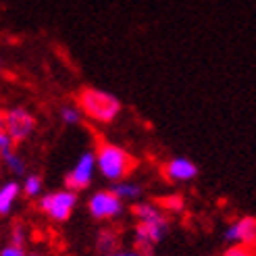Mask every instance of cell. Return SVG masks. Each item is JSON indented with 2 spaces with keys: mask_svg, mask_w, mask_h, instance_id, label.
Masks as SVG:
<instances>
[{
  "mask_svg": "<svg viewBox=\"0 0 256 256\" xmlns=\"http://www.w3.org/2000/svg\"><path fill=\"white\" fill-rule=\"evenodd\" d=\"M96 167L98 173L110 184H119L130 179V175L136 171L138 160L127 148L106 142V140H96Z\"/></svg>",
  "mask_w": 256,
  "mask_h": 256,
  "instance_id": "obj_1",
  "label": "cell"
},
{
  "mask_svg": "<svg viewBox=\"0 0 256 256\" xmlns=\"http://www.w3.org/2000/svg\"><path fill=\"white\" fill-rule=\"evenodd\" d=\"M75 104L82 108L84 117L92 119L94 123H100V125L114 123L123 110L121 100L114 94L104 92V90H98V88H88V86L78 92Z\"/></svg>",
  "mask_w": 256,
  "mask_h": 256,
  "instance_id": "obj_2",
  "label": "cell"
},
{
  "mask_svg": "<svg viewBox=\"0 0 256 256\" xmlns=\"http://www.w3.org/2000/svg\"><path fill=\"white\" fill-rule=\"evenodd\" d=\"M78 202H80L78 192L60 188V190L46 192V194L38 198V210L54 223H67L71 219V214L75 212V208H78Z\"/></svg>",
  "mask_w": 256,
  "mask_h": 256,
  "instance_id": "obj_3",
  "label": "cell"
},
{
  "mask_svg": "<svg viewBox=\"0 0 256 256\" xmlns=\"http://www.w3.org/2000/svg\"><path fill=\"white\" fill-rule=\"evenodd\" d=\"M171 232V221L169 216H162L158 221H142L136 223L134 227V250H138L142 256L154 254V248L160 242L167 238V234Z\"/></svg>",
  "mask_w": 256,
  "mask_h": 256,
  "instance_id": "obj_4",
  "label": "cell"
},
{
  "mask_svg": "<svg viewBox=\"0 0 256 256\" xmlns=\"http://www.w3.org/2000/svg\"><path fill=\"white\" fill-rule=\"evenodd\" d=\"M88 212L94 221H114L125 212V202L112 190H96L88 198Z\"/></svg>",
  "mask_w": 256,
  "mask_h": 256,
  "instance_id": "obj_5",
  "label": "cell"
},
{
  "mask_svg": "<svg viewBox=\"0 0 256 256\" xmlns=\"http://www.w3.org/2000/svg\"><path fill=\"white\" fill-rule=\"evenodd\" d=\"M98 173L96 167V152L94 150H84L80 158L75 160V164L67 171L65 175V188L71 192H84L92 186L94 175Z\"/></svg>",
  "mask_w": 256,
  "mask_h": 256,
  "instance_id": "obj_6",
  "label": "cell"
},
{
  "mask_svg": "<svg viewBox=\"0 0 256 256\" xmlns=\"http://www.w3.org/2000/svg\"><path fill=\"white\" fill-rule=\"evenodd\" d=\"M36 130H38V119L32 110H28L25 106H12L6 110L4 132L10 136L15 144H21L28 138H32Z\"/></svg>",
  "mask_w": 256,
  "mask_h": 256,
  "instance_id": "obj_7",
  "label": "cell"
},
{
  "mask_svg": "<svg viewBox=\"0 0 256 256\" xmlns=\"http://www.w3.org/2000/svg\"><path fill=\"white\" fill-rule=\"evenodd\" d=\"M223 240L229 246H256V216L246 214L229 223L223 232Z\"/></svg>",
  "mask_w": 256,
  "mask_h": 256,
  "instance_id": "obj_8",
  "label": "cell"
},
{
  "mask_svg": "<svg viewBox=\"0 0 256 256\" xmlns=\"http://www.w3.org/2000/svg\"><path fill=\"white\" fill-rule=\"evenodd\" d=\"M198 164L188 156H173L162 164V177L171 184H188L198 177Z\"/></svg>",
  "mask_w": 256,
  "mask_h": 256,
  "instance_id": "obj_9",
  "label": "cell"
},
{
  "mask_svg": "<svg viewBox=\"0 0 256 256\" xmlns=\"http://www.w3.org/2000/svg\"><path fill=\"white\" fill-rule=\"evenodd\" d=\"M21 194V182L17 179H6L4 184H0V216H8L12 212Z\"/></svg>",
  "mask_w": 256,
  "mask_h": 256,
  "instance_id": "obj_10",
  "label": "cell"
},
{
  "mask_svg": "<svg viewBox=\"0 0 256 256\" xmlns=\"http://www.w3.org/2000/svg\"><path fill=\"white\" fill-rule=\"evenodd\" d=\"M119 244H121V234L114 227H102V229H98L96 240H94V248H96L98 256L117 252Z\"/></svg>",
  "mask_w": 256,
  "mask_h": 256,
  "instance_id": "obj_11",
  "label": "cell"
},
{
  "mask_svg": "<svg viewBox=\"0 0 256 256\" xmlns=\"http://www.w3.org/2000/svg\"><path fill=\"white\" fill-rule=\"evenodd\" d=\"M130 212H132V216L138 223H142V221H158V219H162V216H169L156 202H148V200L134 202Z\"/></svg>",
  "mask_w": 256,
  "mask_h": 256,
  "instance_id": "obj_12",
  "label": "cell"
},
{
  "mask_svg": "<svg viewBox=\"0 0 256 256\" xmlns=\"http://www.w3.org/2000/svg\"><path fill=\"white\" fill-rule=\"evenodd\" d=\"M114 194H117L123 202H140L142 200V194H144V186L138 184V182H132V179H125V182H119V184H112L110 188Z\"/></svg>",
  "mask_w": 256,
  "mask_h": 256,
  "instance_id": "obj_13",
  "label": "cell"
},
{
  "mask_svg": "<svg viewBox=\"0 0 256 256\" xmlns=\"http://www.w3.org/2000/svg\"><path fill=\"white\" fill-rule=\"evenodd\" d=\"M21 190H23L25 198H30V200L40 198L44 194V179H42V175L28 173L23 177V182H21Z\"/></svg>",
  "mask_w": 256,
  "mask_h": 256,
  "instance_id": "obj_14",
  "label": "cell"
},
{
  "mask_svg": "<svg viewBox=\"0 0 256 256\" xmlns=\"http://www.w3.org/2000/svg\"><path fill=\"white\" fill-rule=\"evenodd\" d=\"M156 204L167 214H179V212H184V208H186V200H184L182 194H167V196L158 198Z\"/></svg>",
  "mask_w": 256,
  "mask_h": 256,
  "instance_id": "obj_15",
  "label": "cell"
},
{
  "mask_svg": "<svg viewBox=\"0 0 256 256\" xmlns=\"http://www.w3.org/2000/svg\"><path fill=\"white\" fill-rule=\"evenodd\" d=\"M0 158H2V164L6 167V171L12 173V175H23L25 171H28V164H25V160H23L21 154H17L15 148L8 150L6 154H2Z\"/></svg>",
  "mask_w": 256,
  "mask_h": 256,
  "instance_id": "obj_16",
  "label": "cell"
},
{
  "mask_svg": "<svg viewBox=\"0 0 256 256\" xmlns=\"http://www.w3.org/2000/svg\"><path fill=\"white\" fill-rule=\"evenodd\" d=\"M58 119L65 125H80L84 121V112L78 104H62L58 108Z\"/></svg>",
  "mask_w": 256,
  "mask_h": 256,
  "instance_id": "obj_17",
  "label": "cell"
},
{
  "mask_svg": "<svg viewBox=\"0 0 256 256\" xmlns=\"http://www.w3.org/2000/svg\"><path fill=\"white\" fill-rule=\"evenodd\" d=\"M8 238H10L8 244L25 248V244H28V227H25V223H21V221L12 223L10 225V232H8Z\"/></svg>",
  "mask_w": 256,
  "mask_h": 256,
  "instance_id": "obj_18",
  "label": "cell"
},
{
  "mask_svg": "<svg viewBox=\"0 0 256 256\" xmlns=\"http://www.w3.org/2000/svg\"><path fill=\"white\" fill-rule=\"evenodd\" d=\"M223 256H256L254 246H227Z\"/></svg>",
  "mask_w": 256,
  "mask_h": 256,
  "instance_id": "obj_19",
  "label": "cell"
},
{
  "mask_svg": "<svg viewBox=\"0 0 256 256\" xmlns=\"http://www.w3.org/2000/svg\"><path fill=\"white\" fill-rule=\"evenodd\" d=\"M12 148H15V142H12L10 136L4 130H0V156L6 154V152L12 150Z\"/></svg>",
  "mask_w": 256,
  "mask_h": 256,
  "instance_id": "obj_20",
  "label": "cell"
},
{
  "mask_svg": "<svg viewBox=\"0 0 256 256\" xmlns=\"http://www.w3.org/2000/svg\"><path fill=\"white\" fill-rule=\"evenodd\" d=\"M0 256H28V252H25V248L6 244V246L0 248Z\"/></svg>",
  "mask_w": 256,
  "mask_h": 256,
  "instance_id": "obj_21",
  "label": "cell"
},
{
  "mask_svg": "<svg viewBox=\"0 0 256 256\" xmlns=\"http://www.w3.org/2000/svg\"><path fill=\"white\" fill-rule=\"evenodd\" d=\"M121 256H142V254L132 248V250H121Z\"/></svg>",
  "mask_w": 256,
  "mask_h": 256,
  "instance_id": "obj_22",
  "label": "cell"
},
{
  "mask_svg": "<svg viewBox=\"0 0 256 256\" xmlns=\"http://www.w3.org/2000/svg\"><path fill=\"white\" fill-rule=\"evenodd\" d=\"M4 121H6V110H0V130H4Z\"/></svg>",
  "mask_w": 256,
  "mask_h": 256,
  "instance_id": "obj_23",
  "label": "cell"
},
{
  "mask_svg": "<svg viewBox=\"0 0 256 256\" xmlns=\"http://www.w3.org/2000/svg\"><path fill=\"white\" fill-rule=\"evenodd\" d=\"M102 256H121V250H117V252H110V254H102Z\"/></svg>",
  "mask_w": 256,
  "mask_h": 256,
  "instance_id": "obj_24",
  "label": "cell"
},
{
  "mask_svg": "<svg viewBox=\"0 0 256 256\" xmlns=\"http://www.w3.org/2000/svg\"><path fill=\"white\" fill-rule=\"evenodd\" d=\"M28 256H44V254H40V252H32V254H28Z\"/></svg>",
  "mask_w": 256,
  "mask_h": 256,
  "instance_id": "obj_25",
  "label": "cell"
},
{
  "mask_svg": "<svg viewBox=\"0 0 256 256\" xmlns=\"http://www.w3.org/2000/svg\"><path fill=\"white\" fill-rule=\"evenodd\" d=\"M148 256H156V254H148Z\"/></svg>",
  "mask_w": 256,
  "mask_h": 256,
  "instance_id": "obj_26",
  "label": "cell"
}]
</instances>
